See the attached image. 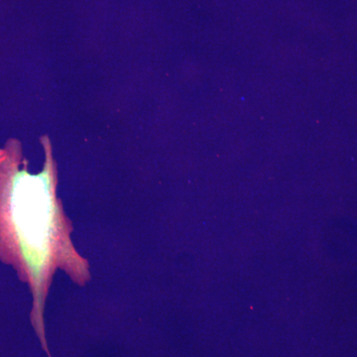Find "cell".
Segmentation results:
<instances>
[{
    "label": "cell",
    "mask_w": 357,
    "mask_h": 357,
    "mask_svg": "<svg viewBox=\"0 0 357 357\" xmlns=\"http://www.w3.org/2000/svg\"><path fill=\"white\" fill-rule=\"evenodd\" d=\"M41 172L28 171L20 140L9 139L0 164V261L15 270L32 295L30 321L47 356L45 306L57 271L77 286L91 281L89 262L73 243L74 227L57 196L58 167L48 136H42Z\"/></svg>",
    "instance_id": "1"
},
{
    "label": "cell",
    "mask_w": 357,
    "mask_h": 357,
    "mask_svg": "<svg viewBox=\"0 0 357 357\" xmlns=\"http://www.w3.org/2000/svg\"><path fill=\"white\" fill-rule=\"evenodd\" d=\"M4 157H6V151H4V149H0V164L3 161Z\"/></svg>",
    "instance_id": "2"
}]
</instances>
